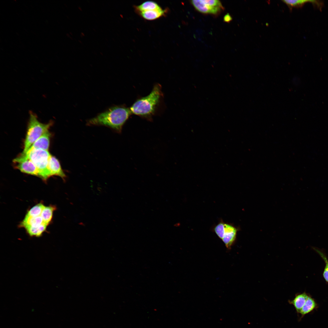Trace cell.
<instances>
[{
	"label": "cell",
	"mask_w": 328,
	"mask_h": 328,
	"mask_svg": "<svg viewBox=\"0 0 328 328\" xmlns=\"http://www.w3.org/2000/svg\"><path fill=\"white\" fill-rule=\"evenodd\" d=\"M282 1L290 7H297L301 6L306 2H310L319 5L318 2L315 0H284Z\"/></svg>",
	"instance_id": "cell-17"
},
{
	"label": "cell",
	"mask_w": 328,
	"mask_h": 328,
	"mask_svg": "<svg viewBox=\"0 0 328 328\" xmlns=\"http://www.w3.org/2000/svg\"><path fill=\"white\" fill-rule=\"evenodd\" d=\"M45 206L42 203H38L30 209L27 213L26 216L28 217H35L41 214Z\"/></svg>",
	"instance_id": "cell-16"
},
{
	"label": "cell",
	"mask_w": 328,
	"mask_h": 328,
	"mask_svg": "<svg viewBox=\"0 0 328 328\" xmlns=\"http://www.w3.org/2000/svg\"><path fill=\"white\" fill-rule=\"evenodd\" d=\"M134 8L135 12L137 13L162 9L157 3L153 1H145L139 5L135 6Z\"/></svg>",
	"instance_id": "cell-12"
},
{
	"label": "cell",
	"mask_w": 328,
	"mask_h": 328,
	"mask_svg": "<svg viewBox=\"0 0 328 328\" xmlns=\"http://www.w3.org/2000/svg\"><path fill=\"white\" fill-rule=\"evenodd\" d=\"M214 231L228 249L235 241L238 229L231 224L221 222L214 227Z\"/></svg>",
	"instance_id": "cell-6"
},
{
	"label": "cell",
	"mask_w": 328,
	"mask_h": 328,
	"mask_svg": "<svg viewBox=\"0 0 328 328\" xmlns=\"http://www.w3.org/2000/svg\"><path fill=\"white\" fill-rule=\"evenodd\" d=\"M324 260L325 263V267L323 273V276L326 281L328 282V261L326 256L318 249H314Z\"/></svg>",
	"instance_id": "cell-18"
},
{
	"label": "cell",
	"mask_w": 328,
	"mask_h": 328,
	"mask_svg": "<svg viewBox=\"0 0 328 328\" xmlns=\"http://www.w3.org/2000/svg\"><path fill=\"white\" fill-rule=\"evenodd\" d=\"M13 162L16 164L15 168L21 172L39 177V171L36 166L24 156L20 155L14 159Z\"/></svg>",
	"instance_id": "cell-8"
},
{
	"label": "cell",
	"mask_w": 328,
	"mask_h": 328,
	"mask_svg": "<svg viewBox=\"0 0 328 328\" xmlns=\"http://www.w3.org/2000/svg\"><path fill=\"white\" fill-rule=\"evenodd\" d=\"M23 155L35 165L38 170L39 177L46 180L51 176L48 164L51 155L48 151L42 149H35L27 152Z\"/></svg>",
	"instance_id": "cell-4"
},
{
	"label": "cell",
	"mask_w": 328,
	"mask_h": 328,
	"mask_svg": "<svg viewBox=\"0 0 328 328\" xmlns=\"http://www.w3.org/2000/svg\"><path fill=\"white\" fill-rule=\"evenodd\" d=\"M232 19V18L229 13H227L226 14L224 17V21L226 22H230Z\"/></svg>",
	"instance_id": "cell-19"
},
{
	"label": "cell",
	"mask_w": 328,
	"mask_h": 328,
	"mask_svg": "<svg viewBox=\"0 0 328 328\" xmlns=\"http://www.w3.org/2000/svg\"><path fill=\"white\" fill-rule=\"evenodd\" d=\"M51 133L48 131L42 135L31 146L27 152L35 149H42L48 151Z\"/></svg>",
	"instance_id": "cell-10"
},
{
	"label": "cell",
	"mask_w": 328,
	"mask_h": 328,
	"mask_svg": "<svg viewBox=\"0 0 328 328\" xmlns=\"http://www.w3.org/2000/svg\"><path fill=\"white\" fill-rule=\"evenodd\" d=\"M48 169L51 176H56L65 180L66 176L63 172L59 160L55 157L51 155L49 161Z\"/></svg>",
	"instance_id": "cell-9"
},
{
	"label": "cell",
	"mask_w": 328,
	"mask_h": 328,
	"mask_svg": "<svg viewBox=\"0 0 328 328\" xmlns=\"http://www.w3.org/2000/svg\"><path fill=\"white\" fill-rule=\"evenodd\" d=\"M131 114L130 109L124 105L114 106L88 120L87 124L90 126H104L120 133L123 126Z\"/></svg>",
	"instance_id": "cell-1"
},
{
	"label": "cell",
	"mask_w": 328,
	"mask_h": 328,
	"mask_svg": "<svg viewBox=\"0 0 328 328\" xmlns=\"http://www.w3.org/2000/svg\"><path fill=\"white\" fill-rule=\"evenodd\" d=\"M48 225L44 222L41 214L35 217L25 216L19 226L24 228L30 236L39 237L46 230Z\"/></svg>",
	"instance_id": "cell-5"
},
{
	"label": "cell",
	"mask_w": 328,
	"mask_h": 328,
	"mask_svg": "<svg viewBox=\"0 0 328 328\" xmlns=\"http://www.w3.org/2000/svg\"><path fill=\"white\" fill-rule=\"evenodd\" d=\"M56 209L53 206H45L42 211L41 216L44 222L48 225L52 220L53 212Z\"/></svg>",
	"instance_id": "cell-15"
},
{
	"label": "cell",
	"mask_w": 328,
	"mask_h": 328,
	"mask_svg": "<svg viewBox=\"0 0 328 328\" xmlns=\"http://www.w3.org/2000/svg\"><path fill=\"white\" fill-rule=\"evenodd\" d=\"M161 89V85L157 84L148 95L137 99L129 108L132 114L150 119L155 114L163 96Z\"/></svg>",
	"instance_id": "cell-2"
},
{
	"label": "cell",
	"mask_w": 328,
	"mask_h": 328,
	"mask_svg": "<svg viewBox=\"0 0 328 328\" xmlns=\"http://www.w3.org/2000/svg\"><path fill=\"white\" fill-rule=\"evenodd\" d=\"M317 305L314 300L308 296L306 302L299 313L302 317L316 309Z\"/></svg>",
	"instance_id": "cell-14"
},
{
	"label": "cell",
	"mask_w": 328,
	"mask_h": 328,
	"mask_svg": "<svg viewBox=\"0 0 328 328\" xmlns=\"http://www.w3.org/2000/svg\"><path fill=\"white\" fill-rule=\"evenodd\" d=\"M308 296L305 293L296 296L293 299L289 301L290 304L293 305L297 312L299 313L304 306Z\"/></svg>",
	"instance_id": "cell-13"
},
{
	"label": "cell",
	"mask_w": 328,
	"mask_h": 328,
	"mask_svg": "<svg viewBox=\"0 0 328 328\" xmlns=\"http://www.w3.org/2000/svg\"><path fill=\"white\" fill-rule=\"evenodd\" d=\"M190 2L196 10L204 14L217 15L224 10L221 2L218 0H194Z\"/></svg>",
	"instance_id": "cell-7"
},
{
	"label": "cell",
	"mask_w": 328,
	"mask_h": 328,
	"mask_svg": "<svg viewBox=\"0 0 328 328\" xmlns=\"http://www.w3.org/2000/svg\"><path fill=\"white\" fill-rule=\"evenodd\" d=\"M29 117L27 131L22 153L25 154L32 144L42 135L49 131L53 125L51 121L46 124L43 123L38 120L36 114L32 111L29 112Z\"/></svg>",
	"instance_id": "cell-3"
},
{
	"label": "cell",
	"mask_w": 328,
	"mask_h": 328,
	"mask_svg": "<svg viewBox=\"0 0 328 328\" xmlns=\"http://www.w3.org/2000/svg\"><path fill=\"white\" fill-rule=\"evenodd\" d=\"M168 9L152 10L141 12L138 13L143 19L148 20H153L164 16L168 12Z\"/></svg>",
	"instance_id": "cell-11"
}]
</instances>
